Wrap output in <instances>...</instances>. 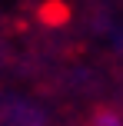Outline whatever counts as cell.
Returning a JSON list of instances; mask_svg holds the SVG:
<instances>
[{
  "label": "cell",
  "mask_w": 123,
  "mask_h": 126,
  "mask_svg": "<svg viewBox=\"0 0 123 126\" xmlns=\"http://www.w3.org/2000/svg\"><path fill=\"white\" fill-rule=\"evenodd\" d=\"M93 126H123V123H120V116H117V113L103 110V113H97V116H93Z\"/></svg>",
  "instance_id": "cell-1"
}]
</instances>
